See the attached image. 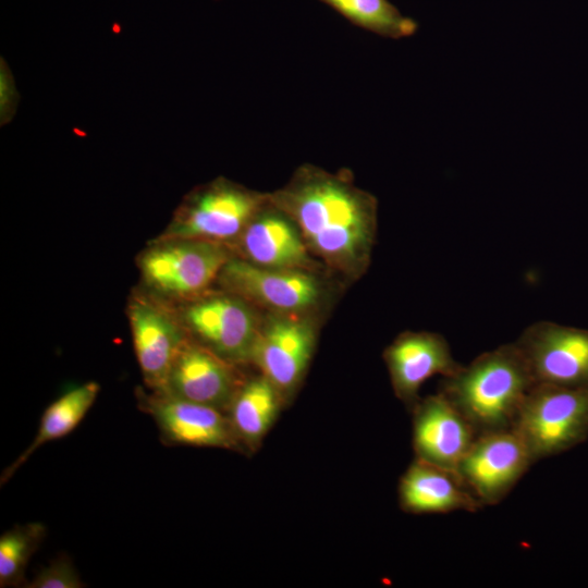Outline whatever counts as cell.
Here are the masks:
<instances>
[{
	"mask_svg": "<svg viewBox=\"0 0 588 588\" xmlns=\"http://www.w3.org/2000/svg\"><path fill=\"white\" fill-rule=\"evenodd\" d=\"M269 195L271 205L298 228L309 252L348 277L363 273L375 242L377 200L347 171L304 164Z\"/></svg>",
	"mask_w": 588,
	"mask_h": 588,
	"instance_id": "6da1fadb",
	"label": "cell"
},
{
	"mask_svg": "<svg viewBox=\"0 0 588 588\" xmlns=\"http://www.w3.org/2000/svg\"><path fill=\"white\" fill-rule=\"evenodd\" d=\"M536 384L515 342L477 356L452 376L440 391L458 409L477 437L512 429L519 408Z\"/></svg>",
	"mask_w": 588,
	"mask_h": 588,
	"instance_id": "7a4b0ae2",
	"label": "cell"
},
{
	"mask_svg": "<svg viewBox=\"0 0 588 588\" xmlns=\"http://www.w3.org/2000/svg\"><path fill=\"white\" fill-rule=\"evenodd\" d=\"M512 429L534 463L580 444L588 438V387L536 383Z\"/></svg>",
	"mask_w": 588,
	"mask_h": 588,
	"instance_id": "3957f363",
	"label": "cell"
},
{
	"mask_svg": "<svg viewBox=\"0 0 588 588\" xmlns=\"http://www.w3.org/2000/svg\"><path fill=\"white\" fill-rule=\"evenodd\" d=\"M269 204V194L224 179L216 180L186 199L161 241L198 240L223 244L238 238Z\"/></svg>",
	"mask_w": 588,
	"mask_h": 588,
	"instance_id": "277c9868",
	"label": "cell"
},
{
	"mask_svg": "<svg viewBox=\"0 0 588 588\" xmlns=\"http://www.w3.org/2000/svg\"><path fill=\"white\" fill-rule=\"evenodd\" d=\"M230 259L219 243L169 240L147 250L139 266L146 283L157 291L187 296L207 289Z\"/></svg>",
	"mask_w": 588,
	"mask_h": 588,
	"instance_id": "5b68a950",
	"label": "cell"
},
{
	"mask_svg": "<svg viewBox=\"0 0 588 588\" xmlns=\"http://www.w3.org/2000/svg\"><path fill=\"white\" fill-rule=\"evenodd\" d=\"M218 280L229 293L282 314L310 310L322 297L309 270L268 268L245 259L231 258Z\"/></svg>",
	"mask_w": 588,
	"mask_h": 588,
	"instance_id": "8992f818",
	"label": "cell"
},
{
	"mask_svg": "<svg viewBox=\"0 0 588 588\" xmlns=\"http://www.w3.org/2000/svg\"><path fill=\"white\" fill-rule=\"evenodd\" d=\"M315 346L311 322L293 314L275 316L260 324L250 363L277 388L286 404L306 375Z\"/></svg>",
	"mask_w": 588,
	"mask_h": 588,
	"instance_id": "52a82bcc",
	"label": "cell"
},
{
	"mask_svg": "<svg viewBox=\"0 0 588 588\" xmlns=\"http://www.w3.org/2000/svg\"><path fill=\"white\" fill-rule=\"evenodd\" d=\"M532 463L523 440L509 429L478 436L460 462L456 474L481 506L495 505Z\"/></svg>",
	"mask_w": 588,
	"mask_h": 588,
	"instance_id": "ba28073f",
	"label": "cell"
},
{
	"mask_svg": "<svg viewBox=\"0 0 588 588\" xmlns=\"http://www.w3.org/2000/svg\"><path fill=\"white\" fill-rule=\"evenodd\" d=\"M515 343L536 383L588 387V330L538 321Z\"/></svg>",
	"mask_w": 588,
	"mask_h": 588,
	"instance_id": "9c48e42d",
	"label": "cell"
},
{
	"mask_svg": "<svg viewBox=\"0 0 588 588\" xmlns=\"http://www.w3.org/2000/svg\"><path fill=\"white\" fill-rule=\"evenodd\" d=\"M142 407L169 442L245 452L228 414L167 393L143 394Z\"/></svg>",
	"mask_w": 588,
	"mask_h": 588,
	"instance_id": "30bf717a",
	"label": "cell"
},
{
	"mask_svg": "<svg viewBox=\"0 0 588 588\" xmlns=\"http://www.w3.org/2000/svg\"><path fill=\"white\" fill-rule=\"evenodd\" d=\"M247 303L236 295L204 298L186 309L185 321L204 345L224 359L250 363L260 323Z\"/></svg>",
	"mask_w": 588,
	"mask_h": 588,
	"instance_id": "8fae6325",
	"label": "cell"
},
{
	"mask_svg": "<svg viewBox=\"0 0 588 588\" xmlns=\"http://www.w3.org/2000/svg\"><path fill=\"white\" fill-rule=\"evenodd\" d=\"M383 359L396 397L409 411L420 400L419 390L428 379L450 377L462 367L444 336L429 331L400 334L385 348Z\"/></svg>",
	"mask_w": 588,
	"mask_h": 588,
	"instance_id": "7c38bea8",
	"label": "cell"
},
{
	"mask_svg": "<svg viewBox=\"0 0 588 588\" xmlns=\"http://www.w3.org/2000/svg\"><path fill=\"white\" fill-rule=\"evenodd\" d=\"M127 317L137 363L147 385L167 390L172 366L187 341L179 322L157 303L135 296Z\"/></svg>",
	"mask_w": 588,
	"mask_h": 588,
	"instance_id": "4fadbf2b",
	"label": "cell"
},
{
	"mask_svg": "<svg viewBox=\"0 0 588 588\" xmlns=\"http://www.w3.org/2000/svg\"><path fill=\"white\" fill-rule=\"evenodd\" d=\"M415 458L456 473L477 438L465 417L441 392L412 408Z\"/></svg>",
	"mask_w": 588,
	"mask_h": 588,
	"instance_id": "5bb4252c",
	"label": "cell"
},
{
	"mask_svg": "<svg viewBox=\"0 0 588 588\" xmlns=\"http://www.w3.org/2000/svg\"><path fill=\"white\" fill-rule=\"evenodd\" d=\"M234 366L206 345L186 341L163 393L226 412L244 382Z\"/></svg>",
	"mask_w": 588,
	"mask_h": 588,
	"instance_id": "9a60e30c",
	"label": "cell"
},
{
	"mask_svg": "<svg viewBox=\"0 0 588 588\" xmlns=\"http://www.w3.org/2000/svg\"><path fill=\"white\" fill-rule=\"evenodd\" d=\"M245 260L277 269L309 270V249L295 223L271 205L264 208L237 238Z\"/></svg>",
	"mask_w": 588,
	"mask_h": 588,
	"instance_id": "2e32d148",
	"label": "cell"
},
{
	"mask_svg": "<svg viewBox=\"0 0 588 588\" xmlns=\"http://www.w3.org/2000/svg\"><path fill=\"white\" fill-rule=\"evenodd\" d=\"M400 507L408 514L476 512L480 503L452 470L415 458L397 487Z\"/></svg>",
	"mask_w": 588,
	"mask_h": 588,
	"instance_id": "e0dca14e",
	"label": "cell"
},
{
	"mask_svg": "<svg viewBox=\"0 0 588 588\" xmlns=\"http://www.w3.org/2000/svg\"><path fill=\"white\" fill-rule=\"evenodd\" d=\"M285 401L262 375L244 381L226 413L245 452H256L277 421Z\"/></svg>",
	"mask_w": 588,
	"mask_h": 588,
	"instance_id": "ac0fdd59",
	"label": "cell"
},
{
	"mask_svg": "<svg viewBox=\"0 0 588 588\" xmlns=\"http://www.w3.org/2000/svg\"><path fill=\"white\" fill-rule=\"evenodd\" d=\"M99 392L100 385L89 381L68 390L49 404L40 418L35 438L3 470L1 483L8 481L40 446L71 433L89 412Z\"/></svg>",
	"mask_w": 588,
	"mask_h": 588,
	"instance_id": "d6986e66",
	"label": "cell"
},
{
	"mask_svg": "<svg viewBox=\"0 0 588 588\" xmlns=\"http://www.w3.org/2000/svg\"><path fill=\"white\" fill-rule=\"evenodd\" d=\"M352 24L381 37L401 39L413 36L418 24L388 0H318Z\"/></svg>",
	"mask_w": 588,
	"mask_h": 588,
	"instance_id": "ffe728a7",
	"label": "cell"
},
{
	"mask_svg": "<svg viewBox=\"0 0 588 588\" xmlns=\"http://www.w3.org/2000/svg\"><path fill=\"white\" fill-rule=\"evenodd\" d=\"M46 534L40 523H28L5 531L0 537V586H16L33 553ZM23 584V583H22Z\"/></svg>",
	"mask_w": 588,
	"mask_h": 588,
	"instance_id": "44dd1931",
	"label": "cell"
},
{
	"mask_svg": "<svg viewBox=\"0 0 588 588\" xmlns=\"http://www.w3.org/2000/svg\"><path fill=\"white\" fill-rule=\"evenodd\" d=\"M24 587L82 588L84 584L72 562L68 558H59L42 567Z\"/></svg>",
	"mask_w": 588,
	"mask_h": 588,
	"instance_id": "7402d4cb",
	"label": "cell"
}]
</instances>
